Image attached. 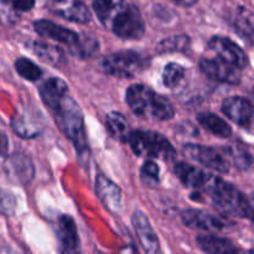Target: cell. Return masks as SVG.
I'll return each mask as SVG.
<instances>
[{"instance_id":"9a60e30c","label":"cell","mask_w":254,"mask_h":254,"mask_svg":"<svg viewBox=\"0 0 254 254\" xmlns=\"http://www.w3.org/2000/svg\"><path fill=\"white\" fill-rule=\"evenodd\" d=\"M34 29L40 36L51 39L54 41L72 47L79 39V35L72 30L57 25L50 20H37L34 22Z\"/></svg>"},{"instance_id":"d6986e66","label":"cell","mask_w":254,"mask_h":254,"mask_svg":"<svg viewBox=\"0 0 254 254\" xmlns=\"http://www.w3.org/2000/svg\"><path fill=\"white\" fill-rule=\"evenodd\" d=\"M5 165L10 176H12L16 181L26 184L34 178V165L26 155L15 154L7 160V164Z\"/></svg>"},{"instance_id":"836d02e7","label":"cell","mask_w":254,"mask_h":254,"mask_svg":"<svg viewBox=\"0 0 254 254\" xmlns=\"http://www.w3.org/2000/svg\"><path fill=\"white\" fill-rule=\"evenodd\" d=\"M36 0H11V5L16 11H29L35 6Z\"/></svg>"},{"instance_id":"f546056e","label":"cell","mask_w":254,"mask_h":254,"mask_svg":"<svg viewBox=\"0 0 254 254\" xmlns=\"http://www.w3.org/2000/svg\"><path fill=\"white\" fill-rule=\"evenodd\" d=\"M15 69L22 78L31 82L37 81L42 76L41 68L36 66V64H34L31 60L25 59V57H20L15 61Z\"/></svg>"},{"instance_id":"e0dca14e","label":"cell","mask_w":254,"mask_h":254,"mask_svg":"<svg viewBox=\"0 0 254 254\" xmlns=\"http://www.w3.org/2000/svg\"><path fill=\"white\" fill-rule=\"evenodd\" d=\"M59 240L61 252L74 253L78 251L79 240L77 226L73 218L68 215H62L59 218Z\"/></svg>"},{"instance_id":"e575fe53","label":"cell","mask_w":254,"mask_h":254,"mask_svg":"<svg viewBox=\"0 0 254 254\" xmlns=\"http://www.w3.org/2000/svg\"><path fill=\"white\" fill-rule=\"evenodd\" d=\"M171 1L175 2V4H178V5H180V6L190 7V6H193V5H195L198 0H171Z\"/></svg>"},{"instance_id":"603a6c76","label":"cell","mask_w":254,"mask_h":254,"mask_svg":"<svg viewBox=\"0 0 254 254\" xmlns=\"http://www.w3.org/2000/svg\"><path fill=\"white\" fill-rule=\"evenodd\" d=\"M231 24L233 29L242 35L243 37L252 41L253 37V14L247 7L240 6L233 11V15L231 16Z\"/></svg>"},{"instance_id":"8992f818","label":"cell","mask_w":254,"mask_h":254,"mask_svg":"<svg viewBox=\"0 0 254 254\" xmlns=\"http://www.w3.org/2000/svg\"><path fill=\"white\" fill-rule=\"evenodd\" d=\"M149 59L135 51H119L102 60V68L107 74L118 78H131L148 67Z\"/></svg>"},{"instance_id":"1f68e13d","label":"cell","mask_w":254,"mask_h":254,"mask_svg":"<svg viewBox=\"0 0 254 254\" xmlns=\"http://www.w3.org/2000/svg\"><path fill=\"white\" fill-rule=\"evenodd\" d=\"M17 11L9 0H0V25L14 24L17 20Z\"/></svg>"},{"instance_id":"d4e9b609","label":"cell","mask_w":254,"mask_h":254,"mask_svg":"<svg viewBox=\"0 0 254 254\" xmlns=\"http://www.w3.org/2000/svg\"><path fill=\"white\" fill-rule=\"evenodd\" d=\"M106 124L113 138L126 143L131 130L129 128L128 121L123 114L119 113V112H111V113L107 114Z\"/></svg>"},{"instance_id":"5b68a950","label":"cell","mask_w":254,"mask_h":254,"mask_svg":"<svg viewBox=\"0 0 254 254\" xmlns=\"http://www.w3.org/2000/svg\"><path fill=\"white\" fill-rule=\"evenodd\" d=\"M127 143L130 145L133 153L138 156L160 159V160H173L175 158V149L170 141L153 130L130 131Z\"/></svg>"},{"instance_id":"8fae6325","label":"cell","mask_w":254,"mask_h":254,"mask_svg":"<svg viewBox=\"0 0 254 254\" xmlns=\"http://www.w3.org/2000/svg\"><path fill=\"white\" fill-rule=\"evenodd\" d=\"M97 196L109 212L119 213L123 207V193L116 183L104 175H98L94 183Z\"/></svg>"},{"instance_id":"4316f807","label":"cell","mask_w":254,"mask_h":254,"mask_svg":"<svg viewBox=\"0 0 254 254\" xmlns=\"http://www.w3.org/2000/svg\"><path fill=\"white\" fill-rule=\"evenodd\" d=\"M98 41L94 37L84 35V36H79L78 41L73 46L69 47V50L74 56L79 59H89L98 52Z\"/></svg>"},{"instance_id":"ac0fdd59","label":"cell","mask_w":254,"mask_h":254,"mask_svg":"<svg viewBox=\"0 0 254 254\" xmlns=\"http://www.w3.org/2000/svg\"><path fill=\"white\" fill-rule=\"evenodd\" d=\"M68 93V86L61 78H49L40 87V96L42 102L52 109L66 94Z\"/></svg>"},{"instance_id":"9c48e42d","label":"cell","mask_w":254,"mask_h":254,"mask_svg":"<svg viewBox=\"0 0 254 254\" xmlns=\"http://www.w3.org/2000/svg\"><path fill=\"white\" fill-rule=\"evenodd\" d=\"M207 47L215 55V57L223 60L228 64H235L241 69L246 68L250 64L247 54L232 40L225 36H213L208 41Z\"/></svg>"},{"instance_id":"5bb4252c","label":"cell","mask_w":254,"mask_h":254,"mask_svg":"<svg viewBox=\"0 0 254 254\" xmlns=\"http://www.w3.org/2000/svg\"><path fill=\"white\" fill-rule=\"evenodd\" d=\"M131 223H133L136 237H138L141 247L146 253L155 254L161 252L158 236H156L155 231L151 227L150 221H149V218L146 217L143 211H135L134 212L133 217H131Z\"/></svg>"},{"instance_id":"f1b7e54d","label":"cell","mask_w":254,"mask_h":254,"mask_svg":"<svg viewBox=\"0 0 254 254\" xmlns=\"http://www.w3.org/2000/svg\"><path fill=\"white\" fill-rule=\"evenodd\" d=\"M190 37L186 35H176V36H170L168 39H164L163 41L159 42L158 52L164 54V52H183L190 47Z\"/></svg>"},{"instance_id":"277c9868","label":"cell","mask_w":254,"mask_h":254,"mask_svg":"<svg viewBox=\"0 0 254 254\" xmlns=\"http://www.w3.org/2000/svg\"><path fill=\"white\" fill-rule=\"evenodd\" d=\"M203 192L221 212L236 217L252 218V206L245 193L223 179L213 175Z\"/></svg>"},{"instance_id":"30bf717a","label":"cell","mask_w":254,"mask_h":254,"mask_svg":"<svg viewBox=\"0 0 254 254\" xmlns=\"http://www.w3.org/2000/svg\"><path fill=\"white\" fill-rule=\"evenodd\" d=\"M181 220L188 227L206 231V232H222L230 225L225 218L212 215L207 211L196 210V208L183 211Z\"/></svg>"},{"instance_id":"2e32d148","label":"cell","mask_w":254,"mask_h":254,"mask_svg":"<svg viewBox=\"0 0 254 254\" xmlns=\"http://www.w3.org/2000/svg\"><path fill=\"white\" fill-rule=\"evenodd\" d=\"M174 173L186 188H190L196 191H202V192L207 188L213 176L212 174L205 173L201 169L186 163L176 164L174 168Z\"/></svg>"},{"instance_id":"44dd1931","label":"cell","mask_w":254,"mask_h":254,"mask_svg":"<svg viewBox=\"0 0 254 254\" xmlns=\"http://www.w3.org/2000/svg\"><path fill=\"white\" fill-rule=\"evenodd\" d=\"M197 121L203 128L211 134L220 138H228L232 134V128L228 126L227 122L218 117L217 114L210 113V112H205V113H200L197 116Z\"/></svg>"},{"instance_id":"ffe728a7","label":"cell","mask_w":254,"mask_h":254,"mask_svg":"<svg viewBox=\"0 0 254 254\" xmlns=\"http://www.w3.org/2000/svg\"><path fill=\"white\" fill-rule=\"evenodd\" d=\"M29 49L45 64L51 66H61L64 62V54L61 47L46 44L42 41H32Z\"/></svg>"},{"instance_id":"d590c367","label":"cell","mask_w":254,"mask_h":254,"mask_svg":"<svg viewBox=\"0 0 254 254\" xmlns=\"http://www.w3.org/2000/svg\"><path fill=\"white\" fill-rule=\"evenodd\" d=\"M4 141H5L4 136H2L1 134H0V151H1V148H2V146H5V145H4Z\"/></svg>"},{"instance_id":"cb8c5ba5","label":"cell","mask_w":254,"mask_h":254,"mask_svg":"<svg viewBox=\"0 0 254 254\" xmlns=\"http://www.w3.org/2000/svg\"><path fill=\"white\" fill-rule=\"evenodd\" d=\"M12 129L21 138H34L41 131V126L37 123V119L32 118L30 114H20L12 119Z\"/></svg>"},{"instance_id":"3957f363","label":"cell","mask_w":254,"mask_h":254,"mask_svg":"<svg viewBox=\"0 0 254 254\" xmlns=\"http://www.w3.org/2000/svg\"><path fill=\"white\" fill-rule=\"evenodd\" d=\"M62 133L74 145L79 155L88 154L84 118L78 103L68 93L51 109Z\"/></svg>"},{"instance_id":"6da1fadb","label":"cell","mask_w":254,"mask_h":254,"mask_svg":"<svg viewBox=\"0 0 254 254\" xmlns=\"http://www.w3.org/2000/svg\"><path fill=\"white\" fill-rule=\"evenodd\" d=\"M99 21L122 40H139L145 32L141 12L128 0H93Z\"/></svg>"},{"instance_id":"7402d4cb","label":"cell","mask_w":254,"mask_h":254,"mask_svg":"<svg viewBox=\"0 0 254 254\" xmlns=\"http://www.w3.org/2000/svg\"><path fill=\"white\" fill-rule=\"evenodd\" d=\"M197 245L203 252L207 253H235L237 252L235 245L227 238L213 235H202L197 237Z\"/></svg>"},{"instance_id":"d6a6232c","label":"cell","mask_w":254,"mask_h":254,"mask_svg":"<svg viewBox=\"0 0 254 254\" xmlns=\"http://www.w3.org/2000/svg\"><path fill=\"white\" fill-rule=\"evenodd\" d=\"M16 208V198L6 191H0V213L11 216Z\"/></svg>"},{"instance_id":"7c38bea8","label":"cell","mask_w":254,"mask_h":254,"mask_svg":"<svg viewBox=\"0 0 254 254\" xmlns=\"http://www.w3.org/2000/svg\"><path fill=\"white\" fill-rule=\"evenodd\" d=\"M222 112L241 128L250 129L253 122V106L243 97H228L222 102Z\"/></svg>"},{"instance_id":"484cf974","label":"cell","mask_w":254,"mask_h":254,"mask_svg":"<svg viewBox=\"0 0 254 254\" xmlns=\"http://www.w3.org/2000/svg\"><path fill=\"white\" fill-rule=\"evenodd\" d=\"M223 151L228 158L232 159L235 165L241 170H248L252 165V155L243 144H232L223 149Z\"/></svg>"},{"instance_id":"ba28073f","label":"cell","mask_w":254,"mask_h":254,"mask_svg":"<svg viewBox=\"0 0 254 254\" xmlns=\"http://www.w3.org/2000/svg\"><path fill=\"white\" fill-rule=\"evenodd\" d=\"M200 69L205 76L220 83L236 86L242 81V69L232 64L217 59H202L200 61Z\"/></svg>"},{"instance_id":"4dcf8cb0","label":"cell","mask_w":254,"mask_h":254,"mask_svg":"<svg viewBox=\"0 0 254 254\" xmlns=\"http://www.w3.org/2000/svg\"><path fill=\"white\" fill-rule=\"evenodd\" d=\"M140 178L145 185L156 186L160 181V169L153 160H146L140 169Z\"/></svg>"},{"instance_id":"4fadbf2b","label":"cell","mask_w":254,"mask_h":254,"mask_svg":"<svg viewBox=\"0 0 254 254\" xmlns=\"http://www.w3.org/2000/svg\"><path fill=\"white\" fill-rule=\"evenodd\" d=\"M51 11L71 22L87 24L91 21V11L81 0H51Z\"/></svg>"},{"instance_id":"83f0119b","label":"cell","mask_w":254,"mask_h":254,"mask_svg":"<svg viewBox=\"0 0 254 254\" xmlns=\"http://www.w3.org/2000/svg\"><path fill=\"white\" fill-rule=\"evenodd\" d=\"M186 69L176 62H170L163 69V83L168 88H176L185 79Z\"/></svg>"},{"instance_id":"52a82bcc","label":"cell","mask_w":254,"mask_h":254,"mask_svg":"<svg viewBox=\"0 0 254 254\" xmlns=\"http://www.w3.org/2000/svg\"><path fill=\"white\" fill-rule=\"evenodd\" d=\"M184 153L189 159L213 171L221 174H227L230 171V160L223 149L217 150L211 146L200 145V144H186L184 146Z\"/></svg>"},{"instance_id":"7a4b0ae2","label":"cell","mask_w":254,"mask_h":254,"mask_svg":"<svg viewBox=\"0 0 254 254\" xmlns=\"http://www.w3.org/2000/svg\"><path fill=\"white\" fill-rule=\"evenodd\" d=\"M127 103L138 117L150 121H169L175 114L173 103L144 84H133L127 89Z\"/></svg>"}]
</instances>
